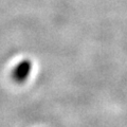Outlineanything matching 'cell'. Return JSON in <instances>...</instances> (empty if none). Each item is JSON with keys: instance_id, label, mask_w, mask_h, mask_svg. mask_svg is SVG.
I'll list each match as a JSON object with an SVG mask.
<instances>
[{"instance_id": "1", "label": "cell", "mask_w": 127, "mask_h": 127, "mask_svg": "<svg viewBox=\"0 0 127 127\" xmlns=\"http://www.w3.org/2000/svg\"><path fill=\"white\" fill-rule=\"evenodd\" d=\"M32 63L29 59H25L18 64L13 70V78L16 82L22 83L29 78L32 72Z\"/></svg>"}]
</instances>
